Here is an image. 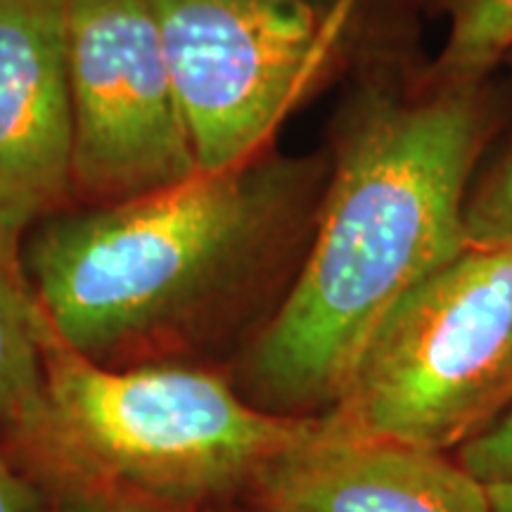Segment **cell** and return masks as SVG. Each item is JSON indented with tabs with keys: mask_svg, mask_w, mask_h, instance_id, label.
I'll return each instance as SVG.
<instances>
[{
	"mask_svg": "<svg viewBox=\"0 0 512 512\" xmlns=\"http://www.w3.org/2000/svg\"><path fill=\"white\" fill-rule=\"evenodd\" d=\"M486 491H489V501L494 512H512V482L486 486Z\"/></svg>",
	"mask_w": 512,
	"mask_h": 512,
	"instance_id": "obj_15",
	"label": "cell"
},
{
	"mask_svg": "<svg viewBox=\"0 0 512 512\" xmlns=\"http://www.w3.org/2000/svg\"><path fill=\"white\" fill-rule=\"evenodd\" d=\"M0 512H57L48 498L8 463L3 453H0Z\"/></svg>",
	"mask_w": 512,
	"mask_h": 512,
	"instance_id": "obj_13",
	"label": "cell"
},
{
	"mask_svg": "<svg viewBox=\"0 0 512 512\" xmlns=\"http://www.w3.org/2000/svg\"><path fill=\"white\" fill-rule=\"evenodd\" d=\"M57 512H178L159 505L133 501L110 494H95V491H67Z\"/></svg>",
	"mask_w": 512,
	"mask_h": 512,
	"instance_id": "obj_14",
	"label": "cell"
},
{
	"mask_svg": "<svg viewBox=\"0 0 512 512\" xmlns=\"http://www.w3.org/2000/svg\"><path fill=\"white\" fill-rule=\"evenodd\" d=\"M72 185L107 204L200 174L150 0H64Z\"/></svg>",
	"mask_w": 512,
	"mask_h": 512,
	"instance_id": "obj_6",
	"label": "cell"
},
{
	"mask_svg": "<svg viewBox=\"0 0 512 512\" xmlns=\"http://www.w3.org/2000/svg\"><path fill=\"white\" fill-rule=\"evenodd\" d=\"M311 188V164L261 155L174 188L55 216L24 245L36 302L62 344L100 361L188 323L245 285Z\"/></svg>",
	"mask_w": 512,
	"mask_h": 512,
	"instance_id": "obj_2",
	"label": "cell"
},
{
	"mask_svg": "<svg viewBox=\"0 0 512 512\" xmlns=\"http://www.w3.org/2000/svg\"><path fill=\"white\" fill-rule=\"evenodd\" d=\"M446 19V41L432 76L477 83L512 53V0H427Z\"/></svg>",
	"mask_w": 512,
	"mask_h": 512,
	"instance_id": "obj_10",
	"label": "cell"
},
{
	"mask_svg": "<svg viewBox=\"0 0 512 512\" xmlns=\"http://www.w3.org/2000/svg\"><path fill=\"white\" fill-rule=\"evenodd\" d=\"M505 62H512V53H510V55H508V60H505Z\"/></svg>",
	"mask_w": 512,
	"mask_h": 512,
	"instance_id": "obj_17",
	"label": "cell"
},
{
	"mask_svg": "<svg viewBox=\"0 0 512 512\" xmlns=\"http://www.w3.org/2000/svg\"><path fill=\"white\" fill-rule=\"evenodd\" d=\"M484 81H377L344 114L309 252L240 366L247 401L330 411L377 325L467 247L465 202L494 131Z\"/></svg>",
	"mask_w": 512,
	"mask_h": 512,
	"instance_id": "obj_1",
	"label": "cell"
},
{
	"mask_svg": "<svg viewBox=\"0 0 512 512\" xmlns=\"http://www.w3.org/2000/svg\"><path fill=\"white\" fill-rule=\"evenodd\" d=\"M460 467L484 486L512 482V403L486 430L453 453Z\"/></svg>",
	"mask_w": 512,
	"mask_h": 512,
	"instance_id": "obj_12",
	"label": "cell"
},
{
	"mask_svg": "<svg viewBox=\"0 0 512 512\" xmlns=\"http://www.w3.org/2000/svg\"><path fill=\"white\" fill-rule=\"evenodd\" d=\"M465 240L470 247H512V145L472 183L465 202Z\"/></svg>",
	"mask_w": 512,
	"mask_h": 512,
	"instance_id": "obj_11",
	"label": "cell"
},
{
	"mask_svg": "<svg viewBox=\"0 0 512 512\" xmlns=\"http://www.w3.org/2000/svg\"><path fill=\"white\" fill-rule=\"evenodd\" d=\"M43 399L19 427L69 491L204 512L249 486L313 418L261 411L226 377L188 366L112 370L46 320Z\"/></svg>",
	"mask_w": 512,
	"mask_h": 512,
	"instance_id": "obj_3",
	"label": "cell"
},
{
	"mask_svg": "<svg viewBox=\"0 0 512 512\" xmlns=\"http://www.w3.org/2000/svg\"><path fill=\"white\" fill-rule=\"evenodd\" d=\"M512 403V247H470L377 325L330 411L337 430L437 453Z\"/></svg>",
	"mask_w": 512,
	"mask_h": 512,
	"instance_id": "obj_4",
	"label": "cell"
},
{
	"mask_svg": "<svg viewBox=\"0 0 512 512\" xmlns=\"http://www.w3.org/2000/svg\"><path fill=\"white\" fill-rule=\"evenodd\" d=\"M64 0H0V209L34 221L72 188Z\"/></svg>",
	"mask_w": 512,
	"mask_h": 512,
	"instance_id": "obj_8",
	"label": "cell"
},
{
	"mask_svg": "<svg viewBox=\"0 0 512 512\" xmlns=\"http://www.w3.org/2000/svg\"><path fill=\"white\" fill-rule=\"evenodd\" d=\"M200 174L264 155L349 19L311 0H150Z\"/></svg>",
	"mask_w": 512,
	"mask_h": 512,
	"instance_id": "obj_5",
	"label": "cell"
},
{
	"mask_svg": "<svg viewBox=\"0 0 512 512\" xmlns=\"http://www.w3.org/2000/svg\"><path fill=\"white\" fill-rule=\"evenodd\" d=\"M31 219L0 209V430H19L43 399L46 316L24 266Z\"/></svg>",
	"mask_w": 512,
	"mask_h": 512,
	"instance_id": "obj_9",
	"label": "cell"
},
{
	"mask_svg": "<svg viewBox=\"0 0 512 512\" xmlns=\"http://www.w3.org/2000/svg\"><path fill=\"white\" fill-rule=\"evenodd\" d=\"M256 512H494L451 453L358 437L323 415L249 486Z\"/></svg>",
	"mask_w": 512,
	"mask_h": 512,
	"instance_id": "obj_7",
	"label": "cell"
},
{
	"mask_svg": "<svg viewBox=\"0 0 512 512\" xmlns=\"http://www.w3.org/2000/svg\"><path fill=\"white\" fill-rule=\"evenodd\" d=\"M311 3L320 5V8L332 12V15L349 19V22L354 19L358 10V0H311Z\"/></svg>",
	"mask_w": 512,
	"mask_h": 512,
	"instance_id": "obj_16",
	"label": "cell"
},
{
	"mask_svg": "<svg viewBox=\"0 0 512 512\" xmlns=\"http://www.w3.org/2000/svg\"><path fill=\"white\" fill-rule=\"evenodd\" d=\"M204 512H209V510H204Z\"/></svg>",
	"mask_w": 512,
	"mask_h": 512,
	"instance_id": "obj_18",
	"label": "cell"
}]
</instances>
